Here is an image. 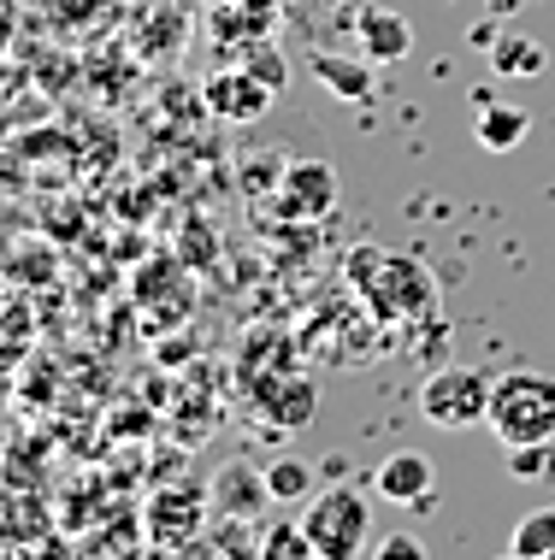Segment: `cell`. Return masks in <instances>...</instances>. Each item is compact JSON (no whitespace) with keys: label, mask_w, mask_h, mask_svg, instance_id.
<instances>
[{"label":"cell","mask_w":555,"mask_h":560,"mask_svg":"<svg viewBox=\"0 0 555 560\" xmlns=\"http://www.w3.org/2000/svg\"><path fill=\"white\" fill-rule=\"evenodd\" d=\"M349 278L355 290L367 295V307L379 319H414V313H431V278L419 260H402V254L384 248H355L349 254Z\"/></svg>","instance_id":"1"},{"label":"cell","mask_w":555,"mask_h":560,"mask_svg":"<svg viewBox=\"0 0 555 560\" xmlns=\"http://www.w3.org/2000/svg\"><path fill=\"white\" fill-rule=\"evenodd\" d=\"M490 431L502 448L555 443V377L550 372H502L490 389Z\"/></svg>","instance_id":"2"},{"label":"cell","mask_w":555,"mask_h":560,"mask_svg":"<svg viewBox=\"0 0 555 560\" xmlns=\"http://www.w3.org/2000/svg\"><path fill=\"white\" fill-rule=\"evenodd\" d=\"M302 532L313 542V555L320 560H355L367 555L372 542V502L367 490H355V483H332V490H320L302 513Z\"/></svg>","instance_id":"3"},{"label":"cell","mask_w":555,"mask_h":560,"mask_svg":"<svg viewBox=\"0 0 555 560\" xmlns=\"http://www.w3.org/2000/svg\"><path fill=\"white\" fill-rule=\"evenodd\" d=\"M490 389L497 377L485 366H438L419 384V413L426 425L438 431H473V425H490Z\"/></svg>","instance_id":"4"},{"label":"cell","mask_w":555,"mask_h":560,"mask_svg":"<svg viewBox=\"0 0 555 560\" xmlns=\"http://www.w3.org/2000/svg\"><path fill=\"white\" fill-rule=\"evenodd\" d=\"M337 207V172L325 160H290L278 177V213L284 219H325Z\"/></svg>","instance_id":"5"},{"label":"cell","mask_w":555,"mask_h":560,"mask_svg":"<svg viewBox=\"0 0 555 560\" xmlns=\"http://www.w3.org/2000/svg\"><path fill=\"white\" fill-rule=\"evenodd\" d=\"M431 490H438V472L419 448H396L372 466V495L379 502H396V508H426Z\"/></svg>","instance_id":"6"},{"label":"cell","mask_w":555,"mask_h":560,"mask_svg":"<svg viewBox=\"0 0 555 560\" xmlns=\"http://www.w3.org/2000/svg\"><path fill=\"white\" fill-rule=\"evenodd\" d=\"M207 495L195 490V483H184V490H160L154 502H148V532H154V542H166V549H184V542H195V532H201L207 520Z\"/></svg>","instance_id":"7"},{"label":"cell","mask_w":555,"mask_h":560,"mask_svg":"<svg viewBox=\"0 0 555 560\" xmlns=\"http://www.w3.org/2000/svg\"><path fill=\"white\" fill-rule=\"evenodd\" d=\"M355 42L372 66H396V59L414 54V24L390 7H361L355 12Z\"/></svg>","instance_id":"8"},{"label":"cell","mask_w":555,"mask_h":560,"mask_svg":"<svg viewBox=\"0 0 555 560\" xmlns=\"http://www.w3.org/2000/svg\"><path fill=\"white\" fill-rule=\"evenodd\" d=\"M273 89H266L254 71H219V78H207V107H213L219 118H231V125H248V118H261L266 107H273Z\"/></svg>","instance_id":"9"},{"label":"cell","mask_w":555,"mask_h":560,"mask_svg":"<svg viewBox=\"0 0 555 560\" xmlns=\"http://www.w3.org/2000/svg\"><path fill=\"white\" fill-rule=\"evenodd\" d=\"M266 502H273V490H266V466L231 460L213 478V508L224 513V520H261Z\"/></svg>","instance_id":"10"},{"label":"cell","mask_w":555,"mask_h":560,"mask_svg":"<svg viewBox=\"0 0 555 560\" xmlns=\"http://www.w3.org/2000/svg\"><path fill=\"white\" fill-rule=\"evenodd\" d=\"M313 78L332 89L337 101H372V59L367 54H332V48H313Z\"/></svg>","instance_id":"11"},{"label":"cell","mask_w":555,"mask_h":560,"mask_svg":"<svg viewBox=\"0 0 555 560\" xmlns=\"http://www.w3.org/2000/svg\"><path fill=\"white\" fill-rule=\"evenodd\" d=\"M527 130H532V113H527V107H514V101H490V95H485V107H478V125H473V136H478V148H485V154H514V148L527 142Z\"/></svg>","instance_id":"12"},{"label":"cell","mask_w":555,"mask_h":560,"mask_svg":"<svg viewBox=\"0 0 555 560\" xmlns=\"http://www.w3.org/2000/svg\"><path fill=\"white\" fill-rule=\"evenodd\" d=\"M490 66H497V78H544L550 54L532 36H497L490 42Z\"/></svg>","instance_id":"13"},{"label":"cell","mask_w":555,"mask_h":560,"mask_svg":"<svg viewBox=\"0 0 555 560\" xmlns=\"http://www.w3.org/2000/svg\"><path fill=\"white\" fill-rule=\"evenodd\" d=\"M266 490H273V502L302 508V502H313V495H320V478H313L308 460H296V454H278V460L266 466Z\"/></svg>","instance_id":"14"},{"label":"cell","mask_w":555,"mask_h":560,"mask_svg":"<svg viewBox=\"0 0 555 560\" xmlns=\"http://www.w3.org/2000/svg\"><path fill=\"white\" fill-rule=\"evenodd\" d=\"M508 555H514V560H544V555H555V508L520 513L514 537H508Z\"/></svg>","instance_id":"15"},{"label":"cell","mask_w":555,"mask_h":560,"mask_svg":"<svg viewBox=\"0 0 555 560\" xmlns=\"http://www.w3.org/2000/svg\"><path fill=\"white\" fill-rule=\"evenodd\" d=\"M313 407H320V389H313L308 377H290V384H278V389H273V425L302 431L308 419H313Z\"/></svg>","instance_id":"16"},{"label":"cell","mask_w":555,"mask_h":560,"mask_svg":"<svg viewBox=\"0 0 555 560\" xmlns=\"http://www.w3.org/2000/svg\"><path fill=\"white\" fill-rule=\"evenodd\" d=\"M261 555L266 560H320L302 525H273V532H261Z\"/></svg>","instance_id":"17"},{"label":"cell","mask_w":555,"mask_h":560,"mask_svg":"<svg viewBox=\"0 0 555 560\" xmlns=\"http://www.w3.org/2000/svg\"><path fill=\"white\" fill-rule=\"evenodd\" d=\"M243 66H248L266 89H273V95H284V83H290V66H284V54L273 48V42H248V59H243Z\"/></svg>","instance_id":"18"},{"label":"cell","mask_w":555,"mask_h":560,"mask_svg":"<svg viewBox=\"0 0 555 560\" xmlns=\"http://www.w3.org/2000/svg\"><path fill=\"white\" fill-rule=\"evenodd\" d=\"M502 454H508V478H520V483H532V478L550 472V443H514Z\"/></svg>","instance_id":"19"},{"label":"cell","mask_w":555,"mask_h":560,"mask_svg":"<svg viewBox=\"0 0 555 560\" xmlns=\"http://www.w3.org/2000/svg\"><path fill=\"white\" fill-rule=\"evenodd\" d=\"M372 555H379V560H426V542H419L414 532H396V537L372 542Z\"/></svg>","instance_id":"20"},{"label":"cell","mask_w":555,"mask_h":560,"mask_svg":"<svg viewBox=\"0 0 555 560\" xmlns=\"http://www.w3.org/2000/svg\"><path fill=\"white\" fill-rule=\"evenodd\" d=\"M497 36H502L497 24H478V30H473V48H485V54H490V42H497Z\"/></svg>","instance_id":"21"},{"label":"cell","mask_w":555,"mask_h":560,"mask_svg":"<svg viewBox=\"0 0 555 560\" xmlns=\"http://www.w3.org/2000/svg\"><path fill=\"white\" fill-rule=\"evenodd\" d=\"M520 7H527V0H490V12H497V19H502V12H520Z\"/></svg>","instance_id":"22"}]
</instances>
